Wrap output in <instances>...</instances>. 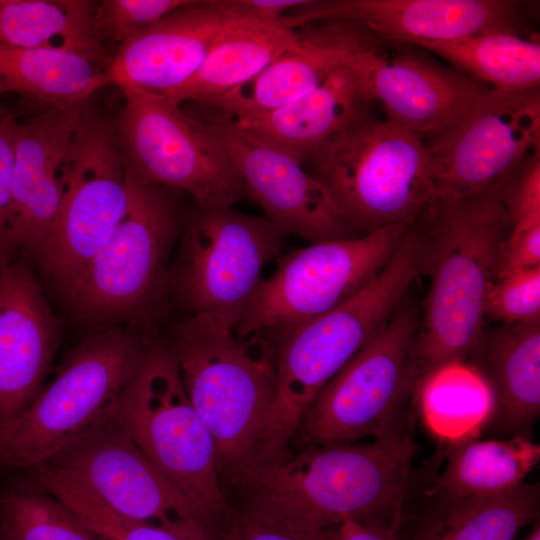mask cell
I'll list each match as a JSON object with an SVG mask.
<instances>
[{
  "label": "cell",
  "mask_w": 540,
  "mask_h": 540,
  "mask_svg": "<svg viewBox=\"0 0 540 540\" xmlns=\"http://www.w3.org/2000/svg\"><path fill=\"white\" fill-rule=\"evenodd\" d=\"M127 209L67 296L82 321L142 323L166 296L170 257L181 222L172 189L127 171Z\"/></svg>",
  "instance_id": "cell-8"
},
{
  "label": "cell",
  "mask_w": 540,
  "mask_h": 540,
  "mask_svg": "<svg viewBox=\"0 0 540 540\" xmlns=\"http://www.w3.org/2000/svg\"><path fill=\"white\" fill-rule=\"evenodd\" d=\"M519 4L510 0H310L295 10L291 22L299 28L328 18L354 19L387 41L408 45L495 31L520 34Z\"/></svg>",
  "instance_id": "cell-21"
},
{
  "label": "cell",
  "mask_w": 540,
  "mask_h": 540,
  "mask_svg": "<svg viewBox=\"0 0 540 540\" xmlns=\"http://www.w3.org/2000/svg\"><path fill=\"white\" fill-rule=\"evenodd\" d=\"M95 1L0 0V44L56 48L107 66L111 55L95 26Z\"/></svg>",
  "instance_id": "cell-28"
},
{
  "label": "cell",
  "mask_w": 540,
  "mask_h": 540,
  "mask_svg": "<svg viewBox=\"0 0 540 540\" xmlns=\"http://www.w3.org/2000/svg\"><path fill=\"white\" fill-rule=\"evenodd\" d=\"M18 114L0 102V267L17 251L9 228L11 184Z\"/></svg>",
  "instance_id": "cell-37"
},
{
  "label": "cell",
  "mask_w": 540,
  "mask_h": 540,
  "mask_svg": "<svg viewBox=\"0 0 540 540\" xmlns=\"http://www.w3.org/2000/svg\"><path fill=\"white\" fill-rule=\"evenodd\" d=\"M423 247L422 231L412 223L393 258L351 299L312 320L265 334L275 394L244 474L293 454L291 443L308 406L386 325L422 273Z\"/></svg>",
  "instance_id": "cell-3"
},
{
  "label": "cell",
  "mask_w": 540,
  "mask_h": 540,
  "mask_svg": "<svg viewBox=\"0 0 540 540\" xmlns=\"http://www.w3.org/2000/svg\"><path fill=\"white\" fill-rule=\"evenodd\" d=\"M411 223L281 254L275 271L258 283L234 332L240 338L273 333L345 303L393 258Z\"/></svg>",
  "instance_id": "cell-11"
},
{
  "label": "cell",
  "mask_w": 540,
  "mask_h": 540,
  "mask_svg": "<svg viewBox=\"0 0 540 540\" xmlns=\"http://www.w3.org/2000/svg\"><path fill=\"white\" fill-rule=\"evenodd\" d=\"M32 479L104 540H184L161 526L118 512L82 479L52 464L37 466Z\"/></svg>",
  "instance_id": "cell-33"
},
{
  "label": "cell",
  "mask_w": 540,
  "mask_h": 540,
  "mask_svg": "<svg viewBox=\"0 0 540 540\" xmlns=\"http://www.w3.org/2000/svg\"><path fill=\"white\" fill-rule=\"evenodd\" d=\"M470 357L493 392L499 427L521 434L540 412V320L483 330Z\"/></svg>",
  "instance_id": "cell-24"
},
{
  "label": "cell",
  "mask_w": 540,
  "mask_h": 540,
  "mask_svg": "<svg viewBox=\"0 0 540 540\" xmlns=\"http://www.w3.org/2000/svg\"><path fill=\"white\" fill-rule=\"evenodd\" d=\"M538 266H540V225L511 230L502 246L497 276L526 271Z\"/></svg>",
  "instance_id": "cell-39"
},
{
  "label": "cell",
  "mask_w": 540,
  "mask_h": 540,
  "mask_svg": "<svg viewBox=\"0 0 540 540\" xmlns=\"http://www.w3.org/2000/svg\"><path fill=\"white\" fill-rule=\"evenodd\" d=\"M503 202L511 230L540 225V148L513 171L503 193Z\"/></svg>",
  "instance_id": "cell-36"
},
{
  "label": "cell",
  "mask_w": 540,
  "mask_h": 540,
  "mask_svg": "<svg viewBox=\"0 0 540 540\" xmlns=\"http://www.w3.org/2000/svg\"><path fill=\"white\" fill-rule=\"evenodd\" d=\"M128 201L116 120L89 101L73 138L68 190L36 259L66 297L113 233Z\"/></svg>",
  "instance_id": "cell-13"
},
{
  "label": "cell",
  "mask_w": 540,
  "mask_h": 540,
  "mask_svg": "<svg viewBox=\"0 0 540 540\" xmlns=\"http://www.w3.org/2000/svg\"><path fill=\"white\" fill-rule=\"evenodd\" d=\"M158 340L137 322L88 336L54 380L0 432V465L28 470L43 464L95 425L113 409Z\"/></svg>",
  "instance_id": "cell-6"
},
{
  "label": "cell",
  "mask_w": 540,
  "mask_h": 540,
  "mask_svg": "<svg viewBox=\"0 0 540 540\" xmlns=\"http://www.w3.org/2000/svg\"><path fill=\"white\" fill-rule=\"evenodd\" d=\"M116 119L127 171L137 180L189 193L196 204L232 206L248 192L210 127L164 96L121 89Z\"/></svg>",
  "instance_id": "cell-12"
},
{
  "label": "cell",
  "mask_w": 540,
  "mask_h": 540,
  "mask_svg": "<svg viewBox=\"0 0 540 540\" xmlns=\"http://www.w3.org/2000/svg\"><path fill=\"white\" fill-rule=\"evenodd\" d=\"M296 29L241 20L215 40L195 73L161 94L176 105L207 104L248 82L296 44Z\"/></svg>",
  "instance_id": "cell-25"
},
{
  "label": "cell",
  "mask_w": 540,
  "mask_h": 540,
  "mask_svg": "<svg viewBox=\"0 0 540 540\" xmlns=\"http://www.w3.org/2000/svg\"><path fill=\"white\" fill-rule=\"evenodd\" d=\"M188 112L210 127L248 195L286 235L296 234L311 244L353 237L327 191L293 156L215 107L193 104Z\"/></svg>",
  "instance_id": "cell-16"
},
{
  "label": "cell",
  "mask_w": 540,
  "mask_h": 540,
  "mask_svg": "<svg viewBox=\"0 0 540 540\" xmlns=\"http://www.w3.org/2000/svg\"><path fill=\"white\" fill-rule=\"evenodd\" d=\"M88 484L118 512L184 540H219L203 512L135 443L113 409L48 461Z\"/></svg>",
  "instance_id": "cell-14"
},
{
  "label": "cell",
  "mask_w": 540,
  "mask_h": 540,
  "mask_svg": "<svg viewBox=\"0 0 540 540\" xmlns=\"http://www.w3.org/2000/svg\"><path fill=\"white\" fill-rule=\"evenodd\" d=\"M334 540H402L400 531L347 521L336 527Z\"/></svg>",
  "instance_id": "cell-40"
},
{
  "label": "cell",
  "mask_w": 540,
  "mask_h": 540,
  "mask_svg": "<svg viewBox=\"0 0 540 540\" xmlns=\"http://www.w3.org/2000/svg\"><path fill=\"white\" fill-rule=\"evenodd\" d=\"M296 32V44L253 79L203 105L235 119L270 111L309 93L335 71L389 43L362 22L348 18L311 22Z\"/></svg>",
  "instance_id": "cell-20"
},
{
  "label": "cell",
  "mask_w": 540,
  "mask_h": 540,
  "mask_svg": "<svg viewBox=\"0 0 540 540\" xmlns=\"http://www.w3.org/2000/svg\"><path fill=\"white\" fill-rule=\"evenodd\" d=\"M419 306L405 300L386 325L323 387L298 430L309 445L355 443L400 431L416 378L411 358Z\"/></svg>",
  "instance_id": "cell-10"
},
{
  "label": "cell",
  "mask_w": 540,
  "mask_h": 540,
  "mask_svg": "<svg viewBox=\"0 0 540 540\" xmlns=\"http://www.w3.org/2000/svg\"><path fill=\"white\" fill-rule=\"evenodd\" d=\"M301 164L354 232L411 223L436 199L424 140L368 111L313 149Z\"/></svg>",
  "instance_id": "cell-4"
},
{
  "label": "cell",
  "mask_w": 540,
  "mask_h": 540,
  "mask_svg": "<svg viewBox=\"0 0 540 540\" xmlns=\"http://www.w3.org/2000/svg\"><path fill=\"white\" fill-rule=\"evenodd\" d=\"M516 168L472 195L435 199L417 217L422 273L430 280L411 353L417 386L434 371L464 362L480 341L485 296L511 231L503 193Z\"/></svg>",
  "instance_id": "cell-2"
},
{
  "label": "cell",
  "mask_w": 540,
  "mask_h": 540,
  "mask_svg": "<svg viewBox=\"0 0 540 540\" xmlns=\"http://www.w3.org/2000/svg\"><path fill=\"white\" fill-rule=\"evenodd\" d=\"M416 392L426 427L438 440L452 446L476 439L495 415L489 384L464 362L434 371L421 381Z\"/></svg>",
  "instance_id": "cell-30"
},
{
  "label": "cell",
  "mask_w": 540,
  "mask_h": 540,
  "mask_svg": "<svg viewBox=\"0 0 540 540\" xmlns=\"http://www.w3.org/2000/svg\"><path fill=\"white\" fill-rule=\"evenodd\" d=\"M336 527L319 533L296 530L245 510H233L219 540H334Z\"/></svg>",
  "instance_id": "cell-38"
},
{
  "label": "cell",
  "mask_w": 540,
  "mask_h": 540,
  "mask_svg": "<svg viewBox=\"0 0 540 540\" xmlns=\"http://www.w3.org/2000/svg\"><path fill=\"white\" fill-rule=\"evenodd\" d=\"M443 472L434 480L435 496L466 498L509 492L540 461V445L523 434L508 440L473 439L453 446Z\"/></svg>",
  "instance_id": "cell-29"
},
{
  "label": "cell",
  "mask_w": 540,
  "mask_h": 540,
  "mask_svg": "<svg viewBox=\"0 0 540 540\" xmlns=\"http://www.w3.org/2000/svg\"><path fill=\"white\" fill-rule=\"evenodd\" d=\"M106 66L66 49L0 44V95L15 93L28 111L61 109L89 99Z\"/></svg>",
  "instance_id": "cell-26"
},
{
  "label": "cell",
  "mask_w": 540,
  "mask_h": 540,
  "mask_svg": "<svg viewBox=\"0 0 540 540\" xmlns=\"http://www.w3.org/2000/svg\"><path fill=\"white\" fill-rule=\"evenodd\" d=\"M89 99L18 121L9 228L17 251L27 257L37 259L63 203L73 138Z\"/></svg>",
  "instance_id": "cell-19"
},
{
  "label": "cell",
  "mask_w": 540,
  "mask_h": 540,
  "mask_svg": "<svg viewBox=\"0 0 540 540\" xmlns=\"http://www.w3.org/2000/svg\"><path fill=\"white\" fill-rule=\"evenodd\" d=\"M246 20L232 0L192 1L120 43L91 89L117 86L166 94L199 68L219 35Z\"/></svg>",
  "instance_id": "cell-17"
},
{
  "label": "cell",
  "mask_w": 540,
  "mask_h": 540,
  "mask_svg": "<svg viewBox=\"0 0 540 540\" xmlns=\"http://www.w3.org/2000/svg\"><path fill=\"white\" fill-rule=\"evenodd\" d=\"M414 453L402 430L362 444L309 445L249 472L230 491L238 509L302 532L347 521L400 531Z\"/></svg>",
  "instance_id": "cell-1"
},
{
  "label": "cell",
  "mask_w": 540,
  "mask_h": 540,
  "mask_svg": "<svg viewBox=\"0 0 540 540\" xmlns=\"http://www.w3.org/2000/svg\"><path fill=\"white\" fill-rule=\"evenodd\" d=\"M436 498L410 540H514L539 518V483L493 496Z\"/></svg>",
  "instance_id": "cell-27"
},
{
  "label": "cell",
  "mask_w": 540,
  "mask_h": 540,
  "mask_svg": "<svg viewBox=\"0 0 540 540\" xmlns=\"http://www.w3.org/2000/svg\"><path fill=\"white\" fill-rule=\"evenodd\" d=\"M524 540H540V520L536 519L532 523V529Z\"/></svg>",
  "instance_id": "cell-41"
},
{
  "label": "cell",
  "mask_w": 540,
  "mask_h": 540,
  "mask_svg": "<svg viewBox=\"0 0 540 540\" xmlns=\"http://www.w3.org/2000/svg\"><path fill=\"white\" fill-rule=\"evenodd\" d=\"M114 411L146 457L203 512L220 537L233 509L222 488L215 444L163 340L122 390Z\"/></svg>",
  "instance_id": "cell-7"
},
{
  "label": "cell",
  "mask_w": 540,
  "mask_h": 540,
  "mask_svg": "<svg viewBox=\"0 0 540 540\" xmlns=\"http://www.w3.org/2000/svg\"><path fill=\"white\" fill-rule=\"evenodd\" d=\"M59 321L30 268L0 267V432L40 393L59 343Z\"/></svg>",
  "instance_id": "cell-22"
},
{
  "label": "cell",
  "mask_w": 540,
  "mask_h": 540,
  "mask_svg": "<svg viewBox=\"0 0 540 540\" xmlns=\"http://www.w3.org/2000/svg\"><path fill=\"white\" fill-rule=\"evenodd\" d=\"M286 236L265 216L196 204L181 222L166 295L185 314L209 316L234 332L263 267L281 255Z\"/></svg>",
  "instance_id": "cell-9"
},
{
  "label": "cell",
  "mask_w": 540,
  "mask_h": 540,
  "mask_svg": "<svg viewBox=\"0 0 540 540\" xmlns=\"http://www.w3.org/2000/svg\"><path fill=\"white\" fill-rule=\"evenodd\" d=\"M0 540H104L56 497L27 479L0 494Z\"/></svg>",
  "instance_id": "cell-32"
},
{
  "label": "cell",
  "mask_w": 540,
  "mask_h": 540,
  "mask_svg": "<svg viewBox=\"0 0 540 540\" xmlns=\"http://www.w3.org/2000/svg\"><path fill=\"white\" fill-rule=\"evenodd\" d=\"M414 45L447 60L455 69L498 90L539 87L540 44L517 33L486 32Z\"/></svg>",
  "instance_id": "cell-31"
},
{
  "label": "cell",
  "mask_w": 540,
  "mask_h": 540,
  "mask_svg": "<svg viewBox=\"0 0 540 540\" xmlns=\"http://www.w3.org/2000/svg\"><path fill=\"white\" fill-rule=\"evenodd\" d=\"M427 148L436 199L479 192L540 148L539 87L491 88Z\"/></svg>",
  "instance_id": "cell-15"
},
{
  "label": "cell",
  "mask_w": 540,
  "mask_h": 540,
  "mask_svg": "<svg viewBox=\"0 0 540 540\" xmlns=\"http://www.w3.org/2000/svg\"><path fill=\"white\" fill-rule=\"evenodd\" d=\"M384 49L361 56L351 67L371 102L383 106L387 119L422 140L442 135L458 124L492 87L422 53Z\"/></svg>",
  "instance_id": "cell-18"
},
{
  "label": "cell",
  "mask_w": 540,
  "mask_h": 540,
  "mask_svg": "<svg viewBox=\"0 0 540 540\" xmlns=\"http://www.w3.org/2000/svg\"><path fill=\"white\" fill-rule=\"evenodd\" d=\"M189 0H102L96 2L95 26L106 42L122 43L185 5Z\"/></svg>",
  "instance_id": "cell-35"
},
{
  "label": "cell",
  "mask_w": 540,
  "mask_h": 540,
  "mask_svg": "<svg viewBox=\"0 0 540 540\" xmlns=\"http://www.w3.org/2000/svg\"><path fill=\"white\" fill-rule=\"evenodd\" d=\"M483 314L503 324L540 320V266L497 276L487 290Z\"/></svg>",
  "instance_id": "cell-34"
},
{
  "label": "cell",
  "mask_w": 540,
  "mask_h": 540,
  "mask_svg": "<svg viewBox=\"0 0 540 540\" xmlns=\"http://www.w3.org/2000/svg\"><path fill=\"white\" fill-rule=\"evenodd\" d=\"M370 103L350 66L335 71L317 88L281 107L232 118L302 163L313 149L367 112Z\"/></svg>",
  "instance_id": "cell-23"
},
{
  "label": "cell",
  "mask_w": 540,
  "mask_h": 540,
  "mask_svg": "<svg viewBox=\"0 0 540 540\" xmlns=\"http://www.w3.org/2000/svg\"><path fill=\"white\" fill-rule=\"evenodd\" d=\"M164 343L213 438L226 496L248 466L275 394L272 351L253 356L232 331L202 314H185Z\"/></svg>",
  "instance_id": "cell-5"
}]
</instances>
